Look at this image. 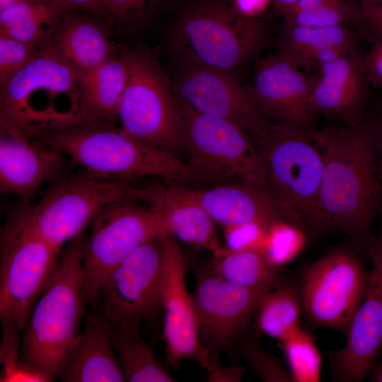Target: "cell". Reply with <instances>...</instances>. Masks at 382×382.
Returning <instances> with one entry per match:
<instances>
[{"label": "cell", "mask_w": 382, "mask_h": 382, "mask_svg": "<svg viewBox=\"0 0 382 382\" xmlns=\"http://www.w3.org/2000/svg\"><path fill=\"white\" fill-rule=\"evenodd\" d=\"M324 166L319 192L320 231L346 233L366 248L382 214V161L372 121L324 129Z\"/></svg>", "instance_id": "cell-1"}, {"label": "cell", "mask_w": 382, "mask_h": 382, "mask_svg": "<svg viewBox=\"0 0 382 382\" xmlns=\"http://www.w3.org/2000/svg\"><path fill=\"white\" fill-rule=\"evenodd\" d=\"M61 150L72 168L110 179L156 178L187 185L203 182L189 166L111 125L76 124L37 137Z\"/></svg>", "instance_id": "cell-2"}, {"label": "cell", "mask_w": 382, "mask_h": 382, "mask_svg": "<svg viewBox=\"0 0 382 382\" xmlns=\"http://www.w3.org/2000/svg\"><path fill=\"white\" fill-rule=\"evenodd\" d=\"M86 234V230L63 248L55 271L22 330L20 359L54 381L79 335L88 305L83 270Z\"/></svg>", "instance_id": "cell-3"}, {"label": "cell", "mask_w": 382, "mask_h": 382, "mask_svg": "<svg viewBox=\"0 0 382 382\" xmlns=\"http://www.w3.org/2000/svg\"><path fill=\"white\" fill-rule=\"evenodd\" d=\"M252 138L265 166L270 195L296 226L320 231L324 129L270 122L264 132Z\"/></svg>", "instance_id": "cell-4"}, {"label": "cell", "mask_w": 382, "mask_h": 382, "mask_svg": "<svg viewBox=\"0 0 382 382\" xmlns=\"http://www.w3.org/2000/svg\"><path fill=\"white\" fill-rule=\"evenodd\" d=\"M172 43L182 66L232 74L255 57L268 37L266 23L239 15L223 0H196L176 21Z\"/></svg>", "instance_id": "cell-5"}, {"label": "cell", "mask_w": 382, "mask_h": 382, "mask_svg": "<svg viewBox=\"0 0 382 382\" xmlns=\"http://www.w3.org/2000/svg\"><path fill=\"white\" fill-rule=\"evenodd\" d=\"M148 189L131 180L103 178L77 168L48 185L35 204L21 203L16 209L36 233L62 251L105 207L123 199L145 201Z\"/></svg>", "instance_id": "cell-6"}, {"label": "cell", "mask_w": 382, "mask_h": 382, "mask_svg": "<svg viewBox=\"0 0 382 382\" xmlns=\"http://www.w3.org/2000/svg\"><path fill=\"white\" fill-rule=\"evenodd\" d=\"M34 137L45 132L40 112L43 100L55 129L76 125L74 117L59 109L57 103L74 106L79 115V73L54 54L42 50L1 88V132L31 137L29 115ZM53 131V130H52Z\"/></svg>", "instance_id": "cell-7"}, {"label": "cell", "mask_w": 382, "mask_h": 382, "mask_svg": "<svg viewBox=\"0 0 382 382\" xmlns=\"http://www.w3.org/2000/svg\"><path fill=\"white\" fill-rule=\"evenodd\" d=\"M176 94L189 166L204 181L241 183L269 194L265 166L252 137L232 122L197 112Z\"/></svg>", "instance_id": "cell-8"}, {"label": "cell", "mask_w": 382, "mask_h": 382, "mask_svg": "<svg viewBox=\"0 0 382 382\" xmlns=\"http://www.w3.org/2000/svg\"><path fill=\"white\" fill-rule=\"evenodd\" d=\"M125 54L129 74L117 112L119 127L134 138L178 157L184 142L175 89L149 55L127 50Z\"/></svg>", "instance_id": "cell-9"}, {"label": "cell", "mask_w": 382, "mask_h": 382, "mask_svg": "<svg viewBox=\"0 0 382 382\" xmlns=\"http://www.w3.org/2000/svg\"><path fill=\"white\" fill-rule=\"evenodd\" d=\"M60 253L28 225L17 209L8 214L0 233V316L11 318L21 331Z\"/></svg>", "instance_id": "cell-10"}, {"label": "cell", "mask_w": 382, "mask_h": 382, "mask_svg": "<svg viewBox=\"0 0 382 382\" xmlns=\"http://www.w3.org/2000/svg\"><path fill=\"white\" fill-rule=\"evenodd\" d=\"M88 226L83 259L84 295L87 304L93 306L112 271L163 230L153 207L134 199H123L108 205Z\"/></svg>", "instance_id": "cell-11"}, {"label": "cell", "mask_w": 382, "mask_h": 382, "mask_svg": "<svg viewBox=\"0 0 382 382\" xmlns=\"http://www.w3.org/2000/svg\"><path fill=\"white\" fill-rule=\"evenodd\" d=\"M163 232L140 245L107 277L96 305L111 325L140 331L162 310Z\"/></svg>", "instance_id": "cell-12"}, {"label": "cell", "mask_w": 382, "mask_h": 382, "mask_svg": "<svg viewBox=\"0 0 382 382\" xmlns=\"http://www.w3.org/2000/svg\"><path fill=\"white\" fill-rule=\"evenodd\" d=\"M367 274L348 250L330 253L308 266L298 286L309 326L346 334L365 292Z\"/></svg>", "instance_id": "cell-13"}, {"label": "cell", "mask_w": 382, "mask_h": 382, "mask_svg": "<svg viewBox=\"0 0 382 382\" xmlns=\"http://www.w3.org/2000/svg\"><path fill=\"white\" fill-rule=\"evenodd\" d=\"M195 277L192 295L199 341L207 351L225 353L231 359L247 334L260 299L272 289L240 286L209 267L197 270Z\"/></svg>", "instance_id": "cell-14"}, {"label": "cell", "mask_w": 382, "mask_h": 382, "mask_svg": "<svg viewBox=\"0 0 382 382\" xmlns=\"http://www.w3.org/2000/svg\"><path fill=\"white\" fill-rule=\"evenodd\" d=\"M365 248L371 267L363 299L346 332L345 345L328 354L331 375L339 381L364 380L382 350V230L371 234Z\"/></svg>", "instance_id": "cell-15"}, {"label": "cell", "mask_w": 382, "mask_h": 382, "mask_svg": "<svg viewBox=\"0 0 382 382\" xmlns=\"http://www.w3.org/2000/svg\"><path fill=\"white\" fill-rule=\"evenodd\" d=\"M174 89L197 112L232 122L251 137L261 134L270 123L249 87L242 86L231 73L181 66Z\"/></svg>", "instance_id": "cell-16"}, {"label": "cell", "mask_w": 382, "mask_h": 382, "mask_svg": "<svg viewBox=\"0 0 382 382\" xmlns=\"http://www.w3.org/2000/svg\"><path fill=\"white\" fill-rule=\"evenodd\" d=\"M163 340L166 361L175 369L185 360L197 361L203 367L209 352L199 341L192 295L185 280L186 260L174 238L163 231Z\"/></svg>", "instance_id": "cell-17"}, {"label": "cell", "mask_w": 382, "mask_h": 382, "mask_svg": "<svg viewBox=\"0 0 382 382\" xmlns=\"http://www.w3.org/2000/svg\"><path fill=\"white\" fill-rule=\"evenodd\" d=\"M249 89L271 122L313 129L318 114L312 102L310 79L283 54L277 52L255 61Z\"/></svg>", "instance_id": "cell-18"}, {"label": "cell", "mask_w": 382, "mask_h": 382, "mask_svg": "<svg viewBox=\"0 0 382 382\" xmlns=\"http://www.w3.org/2000/svg\"><path fill=\"white\" fill-rule=\"evenodd\" d=\"M66 156L37 137L1 132L0 190L31 204L39 190L71 168Z\"/></svg>", "instance_id": "cell-19"}, {"label": "cell", "mask_w": 382, "mask_h": 382, "mask_svg": "<svg viewBox=\"0 0 382 382\" xmlns=\"http://www.w3.org/2000/svg\"><path fill=\"white\" fill-rule=\"evenodd\" d=\"M313 107L318 114L354 127L363 119L369 84L361 54L342 57L319 66L310 79Z\"/></svg>", "instance_id": "cell-20"}, {"label": "cell", "mask_w": 382, "mask_h": 382, "mask_svg": "<svg viewBox=\"0 0 382 382\" xmlns=\"http://www.w3.org/2000/svg\"><path fill=\"white\" fill-rule=\"evenodd\" d=\"M149 202L159 217L163 231L177 241L212 253L221 247L215 223L202 204L197 190L166 182L154 186Z\"/></svg>", "instance_id": "cell-21"}, {"label": "cell", "mask_w": 382, "mask_h": 382, "mask_svg": "<svg viewBox=\"0 0 382 382\" xmlns=\"http://www.w3.org/2000/svg\"><path fill=\"white\" fill-rule=\"evenodd\" d=\"M63 382H123L125 375L112 346L106 319L96 306L85 314L79 332L62 365Z\"/></svg>", "instance_id": "cell-22"}, {"label": "cell", "mask_w": 382, "mask_h": 382, "mask_svg": "<svg viewBox=\"0 0 382 382\" xmlns=\"http://www.w3.org/2000/svg\"><path fill=\"white\" fill-rule=\"evenodd\" d=\"M198 197L214 223L223 227L250 222L270 226L291 218L266 192L241 183H224L197 190Z\"/></svg>", "instance_id": "cell-23"}, {"label": "cell", "mask_w": 382, "mask_h": 382, "mask_svg": "<svg viewBox=\"0 0 382 382\" xmlns=\"http://www.w3.org/2000/svg\"><path fill=\"white\" fill-rule=\"evenodd\" d=\"M125 50L97 66L79 73L78 124L111 125L117 120L120 100L128 80Z\"/></svg>", "instance_id": "cell-24"}, {"label": "cell", "mask_w": 382, "mask_h": 382, "mask_svg": "<svg viewBox=\"0 0 382 382\" xmlns=\"http://www.w3.org/2000/svg\"><path fill=\"white\" fill-rule=\"evenodd\" d=\"M42 50L54 54L79 73L97 66L119 52L96 22L67 12Z\"/></svg>", "instance_id": "cell-25"}, {"label": "cell", "mask_w": 382, "mask_h": 382, "mask_svg": "<svg viewBox=\"0 0 382 382\" xmlns=\"http://www.w3.org/2000/svg\"><path fill=\"white\" fill-rule=\"evenodd\" d=\"M55 0L23 2L0 11V34L42 50L66 13Z\"/></svg>", "instance_id": "cell-26"}, {"label": "cell", "mask_w": 382, "mask_h": 382, "mask_svg": "<svg viewBox=\"0 0 382 382\" xmlns=\"http://www.w3.org/2000/svg\"><path fill=\"white\" fill-rule=\"evenodd\" d=\"M343 47L358 50L357 33L348 26L308 27L284 24L278 52L299 66H318L325 49Z\"/></svg>", "instance_id": "cell-27"}, {"label": "cell", "mask_w": 382, "mask_h": 382, "mask_svg": "<svg viewBox=\"0 0 382 382\" xmlns=\"http://www.w3.org/2000/svg\"><path fill=\"white\" fill-rule=\"evenodd\" d=\"M213 255L211 270L240 286L273 289L284 280L280 266L272 262L264 250L228 251L221 246Z\"/></svg>", "instance_id": "cell-28"}, {"label": "cell", "mask_w": 382, "mask_h": 382, "mask_svg": "<svg viewBox=\"0 0 382 382\" xmlns=\"http://www.w3.org/2000/svg\"><path fill=\"white\" fill-rule=\"evenodd\" d=\"M302 315L298 286L283 280L262 296L253 322L258 334L279 343L300 327Z\"/></svg>", "instance_id": "cell-29"}, {"label": "cell", "mask_w": 382, "mask_h": 382, "mask_svg": "<svg viewBox=\"0 0 382 382\" xmlns=\"http://www.w3.org/2000/svg\"><path fill=\"white\" fill-rule=\"evenodd\" d=\"M108 325L112 346L122 369L125 381H176L166 365L146 343L140 331L117 328L108 322Z\"/></svg>", "instance_id": "cell-30"}, {"label": "cell", "mask_w": 382, "mask_h": 382, "mask_svg": "<svg viewBox=\"0 0 382 382\" xmlns=\"http://www.w3.org/2000/svg\"><path fill=\"white\" fill-rule=\"evenodd\" d=\"M283 350L295 382L318 381L321 359L311 335L301 327L278 343Z\"/></svg>", "instance_id": "cell-31"}, {"label": "cell", "mask_w": 382, "mask_h": 382, "mask_svg": "<svg viewBox=\"0 0 382 382\" xmlns=\"http://www.w3.org/2000/svg\"><path fill=\"white\" fill-rule=\"evenodd\" d=\"M358 1L340 0L318 8L283 15L286 25L337 27L354 24Z\"/></svg>", "instance_id": "cell-32"}, {"label": "cell", "mask_w": 382, "mask_h": 382, "mask_svg": "<svg viewBox=\"0 0 382 382\" xmlns=\"http://www.w3.org/2000/svg\"><path fill=\"white\" fill-rule=\"evenodd\" d=\"M236 353L265 382H295L289 369L285 368L279 359L266 350L257 340L243 336L239 341Z\"/></svg>", "instance_id": "cell-33"}, {"label": "cell", "mask_w": 382, "mask_h": 382, "mask_svg": "<svg viewBox=\"0 0 382 382\" xmlns=\"http://www.w3.org/2000/svg\"><path fill=\"white\" fill-rule=\"evenodd\" d=\"M170 1L103 0V15L125 28H139L163 10Z\"/></svg>", "instance_id": "cell-34"}, {"label": "cell", "mask_w": 382, "mask_h": 382, "mask_svg": "<svg viewBox=\"0 0 382 382\" xmlns=\"http://www.w3.org/2000/svg\"><path fill=\"white\" fill-rule=\"evenodd\" d=\"M39 52L37 49L23 42L0 34L1 88L16 72L30 62Z\"/></svg>", "instance_id": "cell-35"}, {"label": "cell", "mask_w": 382, "mask_h": 382, "mask_svg": "<svg viewBox=\"0 0 382 382\" xmlns=\"http://www.w3.org/2000/svg\"><path fill=\"white\" fill-rule=\"evenodd\" d=\"M270 226L250 222L224 226L225 245L228 251L263 250Z\"/></svg>", "instance_id": "cell-36"}, {"label": "cell", "mask_w": 382, "mask_h": 382, "mask_svg": "<svg viewBox=\"0 0 382 382\" xmlns=\"http://www.w3.org/2000/svg\"><path fill=\"white\" fill-rule=\"evenodd\" d=\"M2 338L0 348V361L2 371L13 366L21 357V331L13 320L8 316H0Z\"/></svg>", "instance_id": "cell-37"}, {"label": "cell", "mask_w": 382, "mask_h": 382, "mask_svg": "<svg viewBox=\"0 0 382 382\" xmlns=\"http://www.w3.org/2000/svg\"><path fill=\"white\" fill-rule=\"evenodd\" d=\"M354 25L364 37L382 38V0L358 1Z\"/></svg>", "instance_id": "cell-38"}, {"label": "cell", "mask_w": 382, "mask_h": 382, "mask_svg": "<svg viewBox=\"0 0 382 382\" xmlns=\"http://www.w3.org/2000/svg\"><path fill=\"white\" fill-rule=\"evenodd\" d=\"M371 45L361 55L369 86L374 88H382V38H368Z\"/></svg>", "instance_id": "cell-39"}, {"label": "cell", "mask_w": 382, "mask_h": 382, "mask_svg": "<svg viewBox=\"0 0 382 382\" xmlns=\"http://www.w3.org/2000/svg\"><path fill=\"white\" fill-rule=\"evenodd\" d=\"M208 374L209 382H241L245 369L240 365H224L219 359V354L210 352L203 366Z\"/></svg>", "instance_id": "cell-40"}, {"label": "cell", "mask_w": 382, "mask_h": 382, "mask_svg": "<svg viewBox=\"0 0 382 382\" xmlns=\"http://www.w3.org/2000/svg\"><path fill=\"white\" fill-rule=\"evenodd\" d=\"M0 381L2 382L31 381L50 382L54 380L39 369L21 359L9 369L2 371Z\"/></svg>", "instance_id": "cell-41"}, {"label": "cell", "mask_w": 382, "mask_h": 382, "mask_svg": "<svg viewBox=\"0 0 382 382\" xmlns=\"http://www.w3.org/2000/svg\"><path fill=\"white\" fill-rule=\"evenodd\" d=\"M273 2V0H232V6L241 16L245 18H257Z\"/></svg>", "instance_id": "cell-42"}, {"label": "cell", "mask_w": 382, "mask_h": 382, "mask_svg": "<svg viewBox=\"0 0 382 382\" xmlns=\"http://www.w3.org/2000/svg\"><path fill=\"white\" fill-rule=\"evenodd\" d=\"M67 8H78L103 15V0H55Z\"/></svg>", "instance_id": "cell-43"}, {"label": "cell", "mask_w": 382, "mask_h": 382, "mask_svg": "<svg viewBox=\"0 0 382 382\" xmlns=\"http://www.w3.org/2000/svg\"><path fill=\"white\" fill-rule=\"evenodd\" d=\"M338 1L340 0H299L289 9L282 13V15L283 16L288 13L316 8Z\"/></svg>", "instance_id": "cell-44"}, {"label": "cell", "mask_w": 382, "mask_h": 382, "mask_svg": "<svg viewBox=\"0 0 382 382\" xmlns=\"http://www.w3.org/2000/svg\"><path fill=\"white\" fill-rule=\"evenodd\" d=\"M373 122L376 146L382 161V107Z\"/></svg>", "instance_id": "cell-45"}, {"label": "cell", "mask_w": 382, "mask_h": 382, "mask_svg": "<svg viewBox=\"0 0 382 382\" xmlns=\"http://www.w3.org/2000/svg\"><path fill=\"white\" fill-rule=\"evenodd\" d=\"M299 0H273L276 9L282 14L292 7Z\"/></svg>", "instance_id": "cell-46"}, {"label": "cell", "mask_w": 382, "mask_h": 382, "mask_svg": "<svg viewBox=\"0 0 382 382\" xmlns=\"http://www.w3.org/2000/svg\"><path fill=\"white\" fill-rule=\"evenodd\" d=\"M369 381L374 382H382V361L374 370H371L370 372Z\"/></svg>", "instance_id": "cell-47"}, {"label": "cell", "mask_w": 382, "mask_h": 382, "mask_svg": "<svg viewBox=\"0 0 382 382\" xmlns=\"http://www.w3.org/2000/svg\"><path fill=\"white\" fill-rule=\"evenodd\" d=\"M35 1H49V0H0V11L14 4L23 3V2Z\"/></svg>", "instance_id": "cell-48"}, {"label": "cell", "mask_w": 382, "mask_h": 382, "mask_svg": "<svg viewBox=\"0 0 382 382\" xmlns=\"http://www.w3.org/2000/svg\"><path fill=\"white\" fill-rule=\"evenodd\" d=\"M361 1H365V2H371V1H379V0H359Z\"/></svg>", "instance_id": "cell-49"}]
</instances>
